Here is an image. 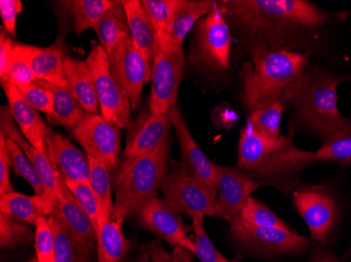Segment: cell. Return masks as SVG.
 <instances>
[{
    "label": "cell",
    "mask_w": 351,
    "mask_h": 262,
    "mask_svg": "<svg viewBox=\"0 0 351 262\" xmlns=\"http://www.w3.org/2000/svg\"><path fill=\"white\" fill-rule=\"evenodd\" d=\"M171 256L163 249L160 240L149 241L142 246L139 254L131 261L126 262H169Z\"/></svg>",
    "instance_id": "cell-46"
},
{
    "label": "cell",
    "mask_w": 351,
    "mask_h": 262,
    "mask_svg": "<svg viewBox=\"0 0 351 262\" xmlns=\"http://www.w3.org/2000/svg\"><path fill=\"white\" fill-rule=\"evenodd\" d=\"M136 214L142 228L169 242L171 247L185 248L195 255L194 241L187 236L180 214L165 200L155 196L140 207Z\"/></svg>",
    "instance_id": "cell-14"
},
{
    "label": "cell",
    "mask_w": 351,
    "mask_h": 262,
    "mask_svg": "<svg viewBox=\"0 0 351 262\" xmlns=\"http://www.w3.org/2000/svg\"><path fill=\"white\" fill-rule=\"evenodd\" d=\"M64 68L69 86L84 112L88 114H98L99 103L95 90L94 80L86 61H79L66 56Z\"/></svg>",
    "instance_id": "cell-27"
},
{
    "label": "cell",
    "mask_w": 351,
    "mask_h": 262,
    "mask_svg": "<svg viewBox=\"0 0 351 262\" xmlns=\"http://www.w3.org/2000/svg\"><path fill=\"white\" fill-rule=\"evenodd\" d=\"M72 133L86 155L104 161L110 171L116 168L121 149V133L118 126L106 121L101 114H86Z\"/></svg>",
    "instance_id": "cell-12"
},
{
    "label": "cell",
    "mask_w": 351,
    "mask_h": 262,
    "mask_svg": "<svg viewBox=\"0 0 351 262\" xmlns=\"http://www.w3.org/2000/svg\"><path fill=\"white\" fill-rule=\"evenodd\" d=\"M309 262H340V258L337 257L330 249L322 247L315 250Z\"/></svg>",
    "instance_id": "cell-48"
},
{
    "label": "cell",
    "mask_w": 351,
    "mask_h": 262,
    "mask_svg": "<svg viewBox=\"0 0 351 262\" xmlns=\"http://www.w3.org/2000/svg\"><path fill=\"white\" fill-rule=\"evenodd\" d=\"M86 63L94 80L100 114L120 129L131 127V100L110 72V60L104 47H93Z\"/></svg>",
    "instance_id": "cell-9"
},
{
    "label": "cell",
    "mask_w": 351,
    "mask_h": 262,
    "mask_svg": "<svg viewBox=\"0 0 351 262\" xmlns=\"http://www.w3.org/2000/svg\"><path fill=\"white\" fill-rule=\"evenodd\" d=\"M169 140L153 153L123 163L118 171L113 220L125 222L147 200L157 196L167 172Z\"/></svg>",
    "instance_id": "cell-5"
},
{
    "label": "cell",
    "mask_w": 351,
    "mask_h": 262,
    "mask_svg": "<svg viewBox=\"0 0 351 262\" xmlns=\"http://www.w3.org/2000/svg\"><path fill=\"white\" fill-rule=\"evenodd\" d=\"M232 262H239V260L236 259V260H234V261H232Z\"/></svg>",
    "instance_id": "cell-51"
},
{
    "label": "cell",
    "mask_w": 351,
    "mask_h": 262,
    "mask_svg": "<svg viewBox=\"0 0 351 262\" xmlns=\"http://www.w3.org/2000/svg\"><path fill=\"white\" fill-rule=\"evenodd\" d=\"M33 239V232L25 222L0 212V246L13 250L27 246Z\"/></svg>",
    "instance_id": "cell-36"
},
{
    "label": "cell",
    "mask_w": 351,
    "mask_h": 262,
    "mask_svg": "<svg viewBox=\"0 0 351 262\" xmlns=\"http://www.w3.org/2000/svg\"><path fill=\"white\" fill-rule=\"evenodd\" d=\"M239 218L248 224L262 228H289L273 210L252 196L242 209Z\"/></svg>",
    "instance_id": "cell-39"
},
{
    "label": "cell",
    "mask_w": 351,
    "mask_h": 262,
    "mask_svg": "<svg viewBox=\"0 0 351 262\" xmlns=\"http://www.w3.org/2000/svg\"><path fill=\"white\" fill-rule=\"evenodd\" d=\"M218 5L247 57L274 51L320 52L330 29L349 14L325 11L307 0H223Z\"/></svg>",
    "instance_id": "cell-1"
},
{
    "label": "cell",
    "mask_w": 351,
    "mask_h": 262,
    "mask_svg": "<svg viewBox=\"0 0 351 262\" xmlns=\"http://www.w3.org/2000/svg\"><path fill=\"white\" fill-rule=\"evenodd\" d=\"M88 157L90 161V183L97 198L100 210V226L110 222L114 216V202L112 198V184L110 172L106 163L100 159Z\"/></svg>",
    "instance_id": "cell-31"
},
{
    "label": "cell",
    "mask_w": 351,
    "mask_h": 262,
    "mask_svg": "<svg viewBox=\"0 0 351 262\" xmlns=\"http://www.w3.org/2000/svg\"><path fill=\"white\" fill-rule=\"evenodd\" d=\"M35 251L38 262H55V235L47 216L35 224Z\"/></svg>",
    "instance_id": "cell-41"
},
{
    "label": "cell",
    "mask_w": 351,
    "mask_h": 262,
    "mask_svg": "<svg viewBox=\"0 0 351 262\" xmlns=\"http://www.w3.org/2000/svg\"><path fill=\"white\" fill-rule=\"evenodd\" d=\"M185 70L183 51L156 44L152 63V90L149 109L155 114H169L176 107L179 88Z\"/></svg>",
    "instance_id": "cell-11"
},
{
    "label": "cell",
    "mask_w": 351,
    "mask_h": 262,
    "mask_svg": "<svg viewBox=\"0 0 351 262\" xmlns=\"http://www.w3.org/2000/svg\"><path fill=\"white\" fill-rule=\"evenodd\" d=\"M284 104L275 103L248 114L247 125L254 133L268 140L281 137V123Z\"/></svg>",
    "instance_id": "cell-33"
},
{
    "label": "cell",
    "mask_w": 351,
    "mask_h": 262,
    "mask_svg": "<svg viewBox=\"0 0 351 262\" xmlns=\"http://www.w3.org/2000/svg\"><path fill=\"white\" fill-rule=\"evenodd\" d=\"M8 148H9L10 157H11L12 167L15 173L23 177L29 183V186L34 190L35 194L45 196V187L41 182L40 177L37 173L36 169L29 161L19 144L7 137Z\"/></svg>",
    "instance_id": "cell-37"
},
{
    "label": "cell",
    "mask_w": 351,
    "mask_h": 262,
    "mask_svg": "<svg viewBox=\"0 0 351 262\" xmlns=\"http://www.w3.org/2000/svg\"><path fill=\"white\" fill-rule=\"evenodd\" d=\"M213 0H182L171 21L167 38L156 44L167 45L173 50L183 51V42L191 29L216 7Z\"/></svg>",
    "instance_id": "cell-23"
},
{
    "label": "cell",
    "mask_w": 351,
    "mask_h": 262,
    "mask_svg": "<svg viewBox=\"0 0 351 262\" xmlns=\"http://www.w3.org/2000/svg\"><path fill=\"white\" fill-rule=\"evenodd\" d=\"M54 210L47 198L40 195L29 196L16 191L0 195V212L32 226H35L43 216L49 218Z\"/></svg>",
    "instance_id": "cell-24"
},
{
    "label": "cell",
    "mask_w": 351,
    "mask_h": 262,
    "mask_svg": "<svg viewBox=\"0 0 351 262\" xmlns=\"http://www.w3.org/2000/svg\"><path fill=\"white\" fill-rule=\"evenodd\" d=\"M29 262H38V260H37V258L35 257V258H32L31 260H29Z\"/></svg>",
    "instance_id": "cell-50"
},
{
    "label": "cell",
    "mask_w": 351,
    "mask_h": 262,
    "mask_svg": "<svg viewBox=\"0 0 351 262\" xmlns=\"http://www.w3.org/2000/svg\"><path fill=\"white\" fill-rule=\"evenodd\" d=\"M126 21L129 25L131 39L138 50L153 63L155 55V29L145 5L140 0H123Z\"/></svg>",
    "instance_id": "cell-25"
},
{
    "label": "cell",
    "mask_w": 351,
    "mask_h": 262,
    "mask_svg": "<svg viewBox=\"0 0 351 262\" xmlns=\"http://www.w3.org/2000/svg\"><path fill=\"white\" fill-rule=\"evenodd\" d=\"M23 5L21 0H1L0 16L3 19V29L7 34L16 37V21L17 16L23 12Z\"/></svg>",
    "instance_id": "cell-45"
},
{
    "label": "cell",
    "mask_w": 351,
    "mask_h": 262,
    "mask_svg": "<svg viewBox=\"0 0 351 262\" xmlns=\"http://www.w3.org/2000/svg\"><path fill=\"white\" fill-rule=\"evenodd\" d=\"M3 88L9 103L8 107L23 137L37 150L47 157L45 137L50 131V128L45 125L38 110L35 109L25 100L23 92L14 84L5 82Z\"/></svg>",
    "instance_id": "cell-22"
},
{
    "label": "cell",
    "mask_w": 351,
    "mask_h": 262,
    "mask_svg": "<svg viewBox=\"0 0 351 262\" xmlns=\"http://www.w3.org/2000/svg\"><path fill=\"white\" fill-rule=\"evenodd\" d=\"M55 235V262H82L76 242L61 218L57 207L49 216Z\"/></svg>",
    "instance_id": "cell-35"
},
{
    "label": "cell",
    "mask_w": 351,
    "mask_h": 262,
    "mask_svg": "<svg viewBox=\"0 0 351 262\" xmlns=\"http://www.w3.org/2000/svg\"><path fill=\"white\" fill-rule=\"evenodd\" d=\"M167 116L178 137L181 167L196 177L217 198L216 165L203 153L200 146L195 141L181 110L176 106Z\"/></svg>",
    "instance_id": "cell-15"
},
{
    "label": "cell",
    "mask_w": 351,
    "mask_h": 262,
    "mask_svg": "<svg viewBox=\"0 0 351 262\" xmlns=\"http://www.w3.org/2000/svg\"><path fill=\"white\" fill-rule=\"evenodd\" d=\"M317 161L315 153L298 148L291 137L265 139L247 124L240 133L238 167L262 186L293 192L301 183L302 171Z\"/></svg>",
    "instance_id": "cell-2"
},
{
    "label": "cell",
    "mask_w": 351,
    "mask_h": 262,
    "mask_svg": "<svg viewBox=\"0 0 351 262\" xmlns=\"http://www.w3.org/2000/svg\"><path fill=\"white\" fill-rule=\"evenodd\" d=\"M57 210L76 242L82 262H90L94 253L95 242L97 244L96 231L88 216L73 198L63 179H61Z\"/></svg>",
    "instance_id": "cell-20"
},
{
    "label": "cell",
    "mask_w": 351,
    "mask_h": 262,
    "mask_svg": "<svg viewBox=\"0 0 351 262\" xmlns=\"http://www.w3.org/2000/svg\"><path fill=\"white\" fill-rule=\"evenodd\" d=\"M5 82H10L19 90H23L36 82V77L34 76L25 61L14 55L9 75H8L5 83Z\"/></svg>",
    "instance_id": "cell-42"
},
{
    "label": "cell",
    "mask_w": 351,
    "mask_h": 262,
    "mask_svg": "<svg viewBox=\"0 0 351 262\" xmlns=\"http://www.w3.org/2000/svg\"><path fill=\"white\" fill-rule=\"evenodd\" d=\"M25 100L31 104L35 109L47 114L50 117L53 112L52 96L47 88H43L38 83L32 84L25 90H21Z\"/></svg>",
    "instance_id": "cell-43"
},
{
    "label": "cell",
    "mask_w": 351,
    "mask_h": 262,
    "mask_svg": "<svg viewBox=\"0 0 351 262\" xmlns=\"http://www.w3.org/2000/svg\"><path fill=\"white\" fill-rule=\"evenodd\" d=\"M230 224V235L243 253L258 257L304 254L311 249V241L289 228H262L236 218Z\"/></svg>",
    "instance_id": "cell-7"
},
{
    "label": "cell",
    "mask_w": 351,
    "mask_h": 262,
    "mask_svg": "<svg viewBox=\"0 0 351 262\" xmlns=\"http://www.w3.org/2000/svg\"><path fill=\"white\" fill-rule=\"evenodd\" d=\"M171 126L167 114H155L149 109L143 112L130 127L123 163L153 153L169 141Z\"/></svg>",
    "instance_id": "cell-17"
},
{
    "label": "cell",
    "mask_w": 351,
    "mask_h": 262,
    "mask_svg": "<svg viewBox=\"0 0 351 262\" xmlns=\"http://www.w3.org/2000/svg\"><path fill=\"white\" fill-rule=\"evenodd\" d=\"M36 83L47 88L52 96L53 112L47 120L55 125L66 126L74 129L82 123L86 112L80 105L70 86H58L36 80Z\"/></svg>",
    "instance_id": "cell-26"
},
{
    "label": "cell",
    "mask_w": 351,
    "mask_h": 262,
    "mask_svg": "<svg viewBox=\"0 0 351 262\" xmlns=\"http://www.w3.org/2000/svg\"><path fill=\"white\" fill-rule=\"evenodd\" d=\"M261 187L252 175L239 167L216 165L217 200L226 222L238 218L252 193Z\"/></svg>",
    "instance_id": "cell-16"
},
{
    "label": "cell",
    "mask_w": 351,
    "mask_h": 262,
    "mask_svg": "<svg viewBox=\"0 0 351 262\" xmlns=\"http://www.w3.org/2000/svg\"><path fill=\"white\" fill-rule=\"evenodd\" d=\"M11 167V157L8 148L7 137L0 131V195L15 191L10 179Z\"/></svg>",
    "instance_id": "cell-44"
},
{
    "label": "cell",
    "mask_w": 351,
    "mask_h": 262,
    "mask_svg": "<svg viewBox=\"0 0 351 262\" xmlns=\"http://www.w3.org/2000/svg\"><path fill=\"white\" fill-rule=\"evenodd\" d=\"M309 64L311 55L295 51L248 57L241 68V99L248 114L275 103L287 105Z\"/></svg>",
    "instance_id": "cell-3"
},
{
    "label": "cell",
    "mask_w": 351,
    "mask_h": 262,
    "mask_svg": "<svg viewBox=\"0 0 351 262\" xmlns=\"http://www.w3.org/2000/svg\"><path fill=\"white\" fill-rule=\"evenodd\" d=\"M293 200L311 240L326 247L341 222L340 206L332 191L326 185L299 186L293 192Z\"/></svg>",
    "instance_id": "cell-8"
},
{
    "label": "cell",
    "mask_w": 351,
    "mask_h": 262,
    "mask_svg": "<svg viewBox=\"0 0 351 262\" xmlns=\"http://www.w3.org/2000/svg\"><path fill=\"white\" fill-rule=\"evenodd\" d=\"M45 145L47 157L64 181L90 182L88 155L79 150L70 140L50 129L45 137Z\"/></svg>",
    "instance_id": "cell-21"
},
{
    "label": "cell",
    "mask_w": 351,
    "mask_h": 262,
    "mask_svg": "<svg viewBox=\"0 0 351 262\" xmlns=\"http://www.w3.org/2000/svg\"><path fill=\"white\" fill-rule=\"evenodd\" d=\"M15 120L10 112L9 107H1V129L0 131L8 139L19 144L23 153L29 157L33 166L36 169L43 187H45V198L53 208H56L58 200L59 190H60L61 175L53 166L52 161L47 155L37 150L35 147L27 141L19 126L15 125Z\"/></svg>",
    "instance_id": "cell-19"
},
{
    "label": "cell",
    "mask_w": 351,
    "mask_h": 262,
    "mask_svg": "<svg viewBox=\"0 0 351 262\" xmlns=\"http://www.w3.org/2000/svg\"><path fill=\"white\" fill-rule=\"evenodd\" d=\"M142 3L155 29L156 42L165 40L182 0H142Z\"/></svg>",
    "instance_id": "cell-34"
},
{
    "label": "cell",
    "mask_w": 351,
    "mask_h": 262,
    "mask_svg": "<svg viewBox=\"0 0 351 262\" xmlns=\"http://www.w3.org/2000/svg\"><path fill=\"white\" fill-rule=\"evenodd\" d=\"M95 31L108 56L113 53L120 42L131 38L122 1H116L113 7L104 14L97 27H95Z\"/></svg>",
    "instance_id": "cell-28"
},
{
    "label": "cell",
    "mask_w": 351,
    "mask_h": 262,
    "mask_svg": "<svg viewBox=\"0 0 351 262\" xmlns=\"http://www.w3.org/2000/svg\"><path fill=\"white\" fill-rule=\"evenodd\" d=\"M14 55L27 62L36 80L45 81L53 86H68L63 39H57L52 45L47 47L15 44Z\"/></svg>",
    "instance_id": "cell-18"
},
{
    "label": "cell",
    "mask_w": 351,
    "mask_h": 262,
    "mask_svg": "<svg viewBox=\"0 0 351 262\" xmlns=\"http://www.w3.org/2000/svg\"><path fill=\"white\" fill-rule=\"evenodd\" d=\"M349 80L350 75L311 65L286 105L293 108L295 121L320 137L322 144L344 122L345 117L338 107V86Z\"/></svg>",
    "instance_id": "cell-4"
},
{
    "label": "cell",
    "mask_w": 351,
    "mask_h": 262,
    "mask_svg": "<svg viewBox=\"0 0 351 262\" xmlns=\"http://www.w3.org/2000/svg\"><path fill=\"white\" fill-rule=\"evenodd\" d=\"M191 230L194 232L195 255L201 262H232L224 257L215 247L204 228V216L191 218Z\"/></svg>",
    "instance_id": "cell-40"
},
{
    "label": "cell",
    "mask_w": 351,
    "mask_h": 262,
    "mask_svg": "<svg viewBox=\"0 0 351 262\" xmlns=\"http://www.w3.org/2000/svg\"><path fill=\"white\" fill-rule=\"evenodd\" d=\"M14 47H15V43L8 37L7 31L1 29V31H0V81H1V84L5 83L8 75H9L12 61H13Z\"/></svg>",
    "instance_id": "cell-47"
},
{
    "label": "cell",
    "mask_w": 351,
    "mask_h": 262,
    "mask_svg": "<svg viewBox=\"0 0 351 262\" xmlns=\"http://www.w3.org/2000/svg\"><path fill=\"white\" fill-rule=\"evenodd\" d=\"M123 222L112 220L100 226L97 235L98 262H122L131 241L122 232Z\"/></svg>",
    "instance_id": "cell-30"
},
{
    "label": "cell",
    "mask_w": 351,
    "mask_h": 262,
    "mask_svg": "<svg viewBox=\"0 0 351 262\" xmlns=\"http://www.w3.org/2000/svg\"><path fill=\"white\" fill-rule=\"evenodd\" d=\"M193 255L189 250L183 247L173 248V258L171 262H193Z\"/></svg>",
    "instance_id": "cell-49"
},
{
    "label": "cell",
    "mask_w": 351,
    "mask_h": 262,
    "mask_svg": "<svg viewBox=\"0 0 351 262\" xmlns=\"http://www.w3.org/2000/svg\"><path fill=\"white\" fill-rule=\"evenodd\" d=\"M66 187L79 207L84 211L94 226L96 236L100 228V210L97 198L90 182H69L64 181Z\"/></svg>",
    "instance_id": "cell-38"
},
{
    "label": "cell",
    "mask_w": 351,
    "mask_h": 262,
    "mask_svg": "<svg viewBox=\"0 0 351 262\" xmlns=\"http://www.w3.org/2000/svg\"><path fill=\"white\" fill-rule=\"evenodd\" d=\"M115 3L113 0H64L59 3L70 14L73 29L79 36L88 29H95Z\"/></svg>",
    "instance_id": "cell-29"
},
{
    "label": "cell",
    "mask_w": 351,
    "mask_h": 262,
    "mask_svg": "<svg viewBox=\"0 0 351 262\" xmlns=\"http://www.w3.org/2000/svg\"><path fill=\"white\" fill-rule=\"evenodd\" d=\"M161 190L165 202L180 215L184 214L191 218L217 216L224 220L217 198L196 177L178 165L169 170Z\"/></svg>",
    "instance_id": "cell-10"
},
{
    "label": "cell",
    "mask_w": 351,
    "mask_h": 262,
    "mask_svg": "<svg viewBox=\"0 0 351 262\" xmlns=\"http://www.w3.org/2000/svg\"><path fill=\"white\" fill-rule=\"evenodd\" d=\"M317 161L351 165V119L345 118L340 129L315 151Z\"/></svg>",
    "instance_id": "cell-32"
},
{
    "label": "cell",
    "mask_w": 351,
    "mask_h": 262,
    "mask_svg": "<svg viewBox=\"0 0 351 262\" xmlns=\"http://www.w3.org/2000/svg\"><path fill=\"white\" fill-rule=\"evenodd\" d=\"M232 29L217 1L195 27L189 63L208 77L226 76L232 70Z\"/></svg>",
    "instance_id": "cell-6"
},
{
    "label": "cell",
    "mask_w": 351,
    "mask_h": 262,
    "mask_svg": "<svg viewBox=\"0 0 351 262\" xmlns=\"http://www.w3.org/2000/svg\"><path fill=\"white\" fill-rule=\"evenodd\" d=\"M108 60L110 72L129 94L132 108L135 109L141 102L143 88L151 81V62L131 38L120 42L108 56Z\"/></svg>",
    "instance_id": "cell-13"
}]
</instances>
